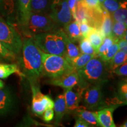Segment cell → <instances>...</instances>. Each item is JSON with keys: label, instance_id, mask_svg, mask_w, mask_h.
<instances>
[{"label": "cell", "instance_id": "44dd1931", "mask_svg": "<svg viewBox=\"0 0 127 127\" xmlns=\"http://www.w3.org/2000/svg\"><path fill=\"white\" fill-rule=\"evenodd\" d=\"M127 61V55L123 51L119 50L114 55L108 62H107V65L108 69L111 72H113L116 68L123 65Z\"/></svg>", "mask_w": 127, "mask_h": 127}, {"label": "cell", "instance_id": "52a82bcc", "mask_svg": "<svg viewBox=\"0 0 127 127\" xmlns=\"http://www.w3.org/2000/svg\"><path fill=\"white\" fill-rule=\"evenodd\" d=\"M49 15L59 27H64L72 20L68 0H51Z\"/></svg>", "mask_w": 127, "mask_h": 127}, {"label": "cell", "instance_id": "4dcf8cb0", "mask_svg": "<svg viewBox=\"0 0 127 127\" xmlns=\"http://www.w3.org/2000/svg\"><path fill=\"white\" fill-rule=\"evenodd\" d=\"M120 49H119L118 42H115L104 54L99 57V58L105 63H107L114 56V55Z\"/></svg>", "mask_w": 127, "mask_h": 127}, {"label": "cell", "instance_id": "681fc988", "mask_svg": "<svg viewBox=\"0 0 127 127\" xmlns=\"http://www.w3.org/2000/svg\"><path fill=\"white\" fill-rule=\"evenodd\" d=\"M0 1H1V0H0Z\"/></svg>", "mask_w": 127, "mask_h": 127}, {"label": "cell", "instance_id": "7dc6e473", "mask_svg": "<svg viewBox=\"0 0 127 127\" xmlns=\"http://www.w3.org/2000/svg\"><path fill=\"white\" fill-rule=\"evenodd\" d=\"M124 81H125V82H127V78H125V79H124Z\"/></svg>", "mask_w": 127, "mask_h": 127}, {"label": "cell", "instance_id": "d4e9b609", "mask_svg": "<svg viewBox=\"0 0 127 127\" xmlns=\"http://www.w3.org/2000/svg\"><path fill=\"white\" fill-rule=\"evenodd\" d=\"M95 57V55H94L81 54L78 57L73 60L71 62V64L76 71H78L84 67L90 60Z\"/></svg>", "mask_w": 127, "mask_h": 127}, {"label": "cell", "instance_id": "6da1fadb", "mask_svg": "<svg viewBox=\"0 0 127 127\" xmlns=\"http://www.w3.org/2000/svg\"><path fill=\"white\" fill-rule=\"evenodd\" d=\"M18 66L30 83H38L42 72V60L40 49L31 37L23 39Z\"/></svg>", "mask_w": 127, "mask_h": 127}, {"label": "cell", "instance_id": "cb8c5ba5", "mask_svg": "<svg viewBox=\"0 0 127 127\" xmlns=\"http://www.w3.org/2000/svg\"><path fill=\"white\" fill-rule=\"evenodd\" d=\"M112 25H113V20L111 14L105 10L102 23L99 30L104 37L112 35Z\"/></svg>", "mask_w": 127, "mask_h": 127}, {"label": "cell", "instance_id": "c3c4849f", "mask_svg": "<svg viewBox=\"0 0 127 127\" xmlns=\"http://www.w3.org/2000/svg\"><path fill=\"white\" fill-rule=\"evenodd\" d=\"M2 60H1V58H0V62H2Z\"/></svg>", "mask_w": 127, "mask_h": 127}, {"label": "cell", "instance_id": "ba28073f", "mask_svg": "<svg viewBox=\"0 0 127 127\" xmlns=\"http://www.w3.org/2000/svg\"><path fill=\"white\" fill-rule=\"evenodd\" d=\"M30 85L32 94L31 107L33 112L41 116L47 109L54 108V101L49 95L41 93L38 83H30Z\"/></svg>", "mask_w": 127, "mask_h": 127}, {"label": "cell", "instance_id": "d6986e66", "mask_svg": "<svg viewBox=\"0 0 127 127\" xmlns=\"http://www.w3.org/2000/svg\"><path fill=\"white\" fill-rule=\"evenodd\" d=\"M14 74H17L21 77H24L18 65L0 62V79H6Z\"/></svg>", "mask_w": 127, "mask_h": 127}, {"label": "cell", "instance_id": "9a60e30c", "mask_svg": "<svg viewBox=\"0 0 127 127\" xmlns=\"http://www.w3.org/2000/svg\"><path fill=\"white\" fill-rule=\"evenodd\" d=\"M91 12V8L87 7L82 0H79L72 15L73 19L78 23L83 21L89 23Z\"/></svg>", "mask_w": 127, "mask_h": 127}, {"label": "cell", "instance_id": "74e56055", "mask_svg": "<svg viewBox=\"0 0 127 127\" xmlns=\"http://www.w3.org/2000/svg\"><path fill=\"white\" fill-rule=\"evenodd\" d=\"M74 127H92L90 124L79 117H77L74 125Z\"/></svg>", "mask_w": 127, "mask_h": 127}, {"label": "cell", "instance_id": "7402d4cb", "mask_svg": "<svg viewBox=\"0 0 127 127\" xmlns=\"http://www.w3.org/2000/svg\"><path fill=\"white\" fill-rule=\"evenodd\" d=\"M65 45L66 51L64 57L71 63V62L73 60L75 59L77 57H78L81 53L79 51V47L76 45L74 42L69 40L67 35H66V38L65 39Z\"/></svg>", "mask_w": 127, "mask_h": 127}, {"label": "cell", "instance_id": "277c9868", "mask_svg": "<svg viewBox=\"0 0 127 127\" xmlns=\"http://www.w3.org/2000/svg\"><path fill=\"white\" fill-rule=\"evenodd\" d=\"M41 51L42 60V75L53 78L75 70L64 56Z\"/></svg>", "mask_w": 127, "mask_h": 127}, {"label": "cell", "instance_id": "4316f807", "mask_svg": "<svg viewBox=\"0 0 127 127\" xmlns=\"http://www.w3.org/2000/svg\"><path fill=\"white\" fill-rule=\"evenodd\" d=\"M79 49L81 54L94 55L96 57V51L87 37H82L79 41Z\"/></svg>", "mask_w": 127, "mask_h": 127}, {"label": "cell", "instance_id": "484cf974", "mask_svg": "<svg viewBox=\"0 0 127 127\" xmlns=\"http://www.w3.org/2000/svg\"><path fill=\"white\" fill-rule=\"evenodd\" d=\"M127 30L126 26L124 23L121 22L114 21H113L112 36L116 39V41H118L123 38V36L124 35Z\"/></svg>", "mask_w": 127, "mask_h": 127}, {"label": "cell", "instance_id": "8fae6325", "mask_svg": "<svg viewBox=\"0 0 127 127\" xmlns=\"http://www.w3.org/2000/svg\"><path fill=\"white\" fill-rule=\"evenodd\" d=\"M86 87L78 84L72 88L64 89V95L68 111H74L79 107L82 93Z\"/></svg>", "mask_w": 127, "mask_h": 127}, {"label": "cell", "instance_id": "8992f818", "mask_svg": "<svg viewBox=\"0 0 127 127\" xmlns=\"http://www.w3.org/2000/svg\"><path fill=\"white\" fill-rule=\"evenodd\" d=\"M0 41L16 55L20 54L23 39L11 23L0 17Z\"/></svg>", "mask_w": 127, "mask_h": 127}, {"label": "cell", "instance_id": "f6af8a7d", "mask_svg": "<svg viewBox=\"0 0 127 127\" xmlns=\"http://www.w3.org/2000/svg\"><path fill=\"white\" fill-rule=\"evenodd\" d=\"M121 127H127V121H126L125 123H124L123 124L121 125Z\"/></svg>", "mask_w": 127, "mask_h": 127}, {"label": "cell", "instance_id": "30bf717a", "mask_svg": "<svg viewBox=\"0 0 127 127\" xmlns=\"http://www.w3.org/2000/svg\"><path fill=\"white\" fill-rule=\"evenodd\" d=\"M102 84L89 85L84 90L81 101L83 106L88 109H95L99 107L102 102Z\"/></svg>", "mask_w": 127, "mask_h": 127}, {"label": "cell", "instance_id": "9c48e42d", "mask_svg": "<svg viewBox=\"0 0 127 127\" xmlns=\"http://www.w3.org/2000/svg\"><path fill=\"white\" fill-rule=\"evenodd\" d=\"M18 98L9 87L0 89V119L14 113L18 107Z\"/></svg>", "mask_w": 127, "mask_h": 127}, {"label": "cell", "instance_id": "bcb514c9", "mask_svg": "<svg viewBox=\"0 0 127 127\" xmlns=\"http://www.w3.org/2000/svg\"><path fill=\"white\" fill-rule=\"evenodd\" d=\"M98 1H99V2L100 3H101V4H102V3L103 2V1H104V0H98Z\"/></svg>", "mask_w": 127, "mask_h": 127}, {"label": "cell", "instance_id": "b9f144b4", "mask_svg": "<svg viewBox=\"0 0 127 127\" xmlns=\"http://www.w3.org/2000/svg\"><path fill=\"white\" fill-rule=\"evenodd\" d=\"M120 8L127 10V0H121L119 2Z\"/></svg>", "mask_w": 127, "mask_h": 127}, {"label": "cell", "instance_id": "ffe728a7", "mask_svg": "<svg viewBox=\"0 0 127 127\" xmlns=\"http://www.w3.org/2000/svg\"><path fill=\"white\" fill-rule=\"evenodd\" d=\"M51 0H31V12L49 14Z\"/></svg>", "mask_w": 127, "mask_h": 127}, {"label": "cell", "instance_id": "f1b7e54d", "mask_svg": "<svg viewBox=\"0 0 127 127\" xmlns=\"http://www.w3.org/2000/svg\"><path fill=\"white\" fill-rule=\"evenodd\" d=\"M17 55L9 50L0 41V58L2 61L12 62L17 59Z\"/></svg>", "mask_w": 127, "mask_h": 127}, {"label": "cell", "instance_id": "4fadbf2b", "mask_svg": "<svg viewBox=\"0 0 127 127\" xmlns=\"http://www.w3.org/2000/svg\"><path fill=\"white\" fill-rule=\"evenodd\" d=\"M16 1H17L18 22L22 29L26 25L31 12V0H16Z\"/></svg>", "mask_w": 127, "mask_h": 127}, {"label": "cell", "instance_id": "7c38bea8", "mask_svg": "<svg viewBox=\"0 0 127 127\" xmlns=\"http://www.w3.org/2000/svg\"><path fill=\"white\" fill-rule=\"evenodd\" d=\"M79 81V78L77 71L74 70L65 73L59 77L50 78L47 82L50 85L67 89L75 86L78 84Z\"/></svg>", "mask_w": 127, "mask_h": 127}, {"label": "cell", "instance_id": "e0dca14e", "mask_svg": "<svg viewBox=\"0 0 127 127\" xmlns=\"http://www.w3.org/2000/svg\"><path fill=\"white\" fill-rule=\"evenodd\" d=\"M63 30L68 38L72 42H78L82 37L79 27V24L75 20L71 21L63 27Z\"/></svg>", "mask_w": 127, "mask_h": 127}, {"label": "cell", "instance_id": "ee69618b", "mask_svg": "<svg viewBox=\"0 0 127 127\" xmlns=\"http://www.w3.org/2000/svg\"><path fill=\"white\" fill-rule=\"evenodd\" d=\"M123 39H125V41H127V30L126 32H125V33L124 35V36H123Z\"/></svg>", "mask_w": 127, "mask_h": 127}, {"label": "cell", "instance_id": "7a4b0ae2", "mask_svg": "<svg viewBox=\"0 0 127 127\" xmlns=\"http://www.w3.org/2000/svg\"><path fill=\"white\" fill-rule=\"evenodd\" d=\"M31 38L42 52L64 56L66 51V35L63 28H60L54 31L36 34Z\"/></svg>", "mask_w": 127, "mask_h": 127}, {"label": "cell", "instance_id": "5bb4252c", "mask_svg": "<svg viewBox=\"0 0 127 127\" xmlns=\"http://www.w3.org/2000/svg\"><path fill=\"white\" fill-rule=\"evenodd\" d=\"M115 106L104 108L96 112V116L100 127H115V124L113 120V112L117 108Z\"/></svg>", "mask_w": 127, "mask_h": 127}, {"label": "cell", "instance_id": "603a6c76", "mask_svg": "<svg viewBox=\"0 0 127 127\" xmlns=\"http://www.w3.org/2000/svg\"><path fill=\"white\" fill-rule=\"evenodd\" d=\"M87 38L90 41L93 47L94 48L96 54V51H97L100 45L102 42L104 36L103 35L99 30L93 28L91 30V31L89 32L88 35L87 36Z\"/></svg>", "mask_w": 127, "mask_h": 127}, {"label": "cell", "instance_id": "1f68e13d", "mask_svg": "<svg viewBox=\"0 0 127 127\" xmlns=\"http://www.w3.org/2000/svg\"><path fill=\"white\" fill-rule=\"evenodd\" d=\"M102 6L103 8L110 14L120 8V4L117 0H104L102 3Z\"/></svg>", "mask_w": 127, "mask_h": 127}, {"label": "cell", "instance_id": "5b68a950", "mask_svg": "<svg viewBox=\"0 0 127 127\" xmlns=\"http://www.w3.org/2000/svg\"><path fill=\"white\" fill-rule=\"evenodd\" d=\"M60 28L49 14L31 12L27 23L21 30L25 36L32 37L36 34L54 31Z\"/></svg>", "mask_w": 127, "mask_h": 127}, {"label": "cell", "instance_id": "2e32d148", "mask_svg": "<svg viewBox=\"0 0 127 127\" xmlns=\"http://www.w3.org/2000/svg\"><path fill=\"white\" fill-rule=\"evenodd\" d=\"M54 117L55 121L57 124H59L63 120V117L68 112L66 108L65 100L64 95L60 94L57 96L54 101Z\"/></svg>", "mask_w": 127, "mask_h": 127}, {"label": "cell", "instance_id": "e575fe53", "mask_svg": "<svg viewBox=\"0 0 127 127\" xmlns=\"http://www.w3.org/2000/svg\"><path fill=\"white\" fill-rule=\"evenodd\" d=\"M113 73L120 77H127V61L116 68L113 71Z\"/></svg>", "mask_w": 127, "mask_h": 127}, {"label": "cell", "instance_id": "8d00e7d4", "mask_svg": "<svg viewBox=\"0 0 127 127\" xmlns=\"http://www.w3.org/2000/svg\"><path fill=\"white\" fill-rule=\"evenodd\" d=\"M43 120L46 123H49L54 118V108L47 109L44 111L43 114Z\"/></svg>", "mask_w": 127, "mask_h": 127}, {"label": "cell", "instance_id": "7bdbcfd3", "mask_svg": "<svg viewBox=\"0 0 127 127\" xmlns=\"http://www.w3.org/2000/svg\"><path fill=\"white\" fill-rule=\"evenodd\" d=\"M5 84L4 83V82L1 80V79H0V89L2 88L3 87H4Z\"/></svg>", "mask_w": 127, "mask_h": 127}, {"label": "cell", "instance_id": "f35d334b", "mask_svg": "<svg viewBox=\"0 0 127 127\" xmlns=\"http://www.w3.org/2000/svg\"><path fill=\"white\" fill-rule=\"evenodd\" d=\"M118 43L119 49L123 51L127 55V41L124 39H121L118 41Z\"/></svg>", "mask_w": 127, "mask_h": 127}, {"label": "cell", "instance_id": "83f0119b", "mask_svg": "<svg viewBox=\"0 0 127 127\" xmlns=\"http://www.w3.org/2000/svg\"><path fill=\"white\" fill-rule=\"evenodd\" d=\"M115 42H118V41H116V39L112 35L104 37L102 42L96 51V57H99L104 54Z\"/></svg>", "mask_w": 127, "mask_h": 127}, {"label": "cell", "instance_id": "f546056e", "mask_svg": "<svg viewBox=\"0 0 127 127\" xmlns=\"http://www.w3.org/2000/svg\"><path fill=\"white\" fill-rule=\"evenodd\" d=\"M111 16L112 17V20L114 21H119L124 23L126 26L127 29V9L120 8L114 12L113 13L111 14Z\"/></svg>", "mask_w": 127, "mask_h": 127}, {"label": "cell", "instance_id": "ab89813d", "mask_svg": "<svg viewBox=\"0 0 127 127\" xmlns=\"http://www.w3.org/2000/svg\"><path fill=\"white\" fill-rule=\"evenodd\" d=\"M111 102L113 104L112 106H115L117 107L120 106L127 105V101H122L119 99H114L111 101Z\"/></svg>", "mask_w": 127, "mask_h": 127}, {"label": "cell", "instance_id": "3957f363", "mask_svg": "<svg viewBox=\"0 0 127 127\" xmlns=\"http://www.w3.org/2000/svg\"><path fill=\"white\" fill-rule=\"evenodd\" d=\"M108 69L107 63L99 57H94L84 67L77 71L79 78L78 84L84 87L92 84H102L106 81Z\"/></svg>", "mask_w": 127, "mask_h": 127}, {"label": "cell", "instance_id": "d6a6232c", "mask_svg": "<svg viewBox=\"0 0 127 127\" xmlns=\"http://www.w3.org/2000/svg\"><path fill=\"white\" fill-rule=\"evenodd\" d=\"M78 24L79 30H80V32L81 33L82 36L83 37H87L89 32L91 31V30L93 29V27L85 21L81 22V23H79Z\"/></svg>", "mask_w": 127, "mask_h": 127}, {"label": "cell", "instance_id": "ac0fdd59", "mask_svg": "<svg viewBox=\"0 0 127 127\" xmlns=\"http://www.w3.org/2000/svg\"><path fill=\"white\" fill-rule=\"evenodd\" d=\"M77 117H79L85 121L90 124L93 126L100 127V125L98 123L96 112L93 111H89L85 108L84 106L79 107L77 109L74 111Z\"/></svg>", "mask_w": 127, "mask_h": 127}, {"label": "cell", "instance_id": "d590c367", "mask_svg": "<svg viewBox=\"0 0 127 127\" xmlns=\"http://www.w3.org/2000/svg\"><path fill=\"white\" fill-rule=\"evenodd\" d=\"M119 99L122 101H127V82H125L121 84L119 88Z\"/></svg>", "mask_w": 127, "mask_h": 127}, {"label": "cell", "instance_id": "836d02e7", "mask_svg": "<svg viewBox=\"0 0 127 127\" xmlns=\"http://www.w3.org/2000/svg\"><path fill=\"white\" fill-rule=\"evenodd\" d=\"M87 7L90 8L102 10L103 7L102 4L98 0H82Z\"/></svg>", "mask_w": 127, "mask_h": 127}, {"label": "cell", "instance_id": "60d3db41", "mask_svg": "<svg viewBox=\"0 0 127 127\" xmlns=\"http://www.w3.org/2000/svg\"><path fill=\"white\" fill-rule=\"evenodd\" d=\"M78 1L79 0H68V5H69V8L72 14L74 12V9H75L76 5H77Z\"/></svg>", "mask_w": 127, "mask_h": 127}]
</instances>
